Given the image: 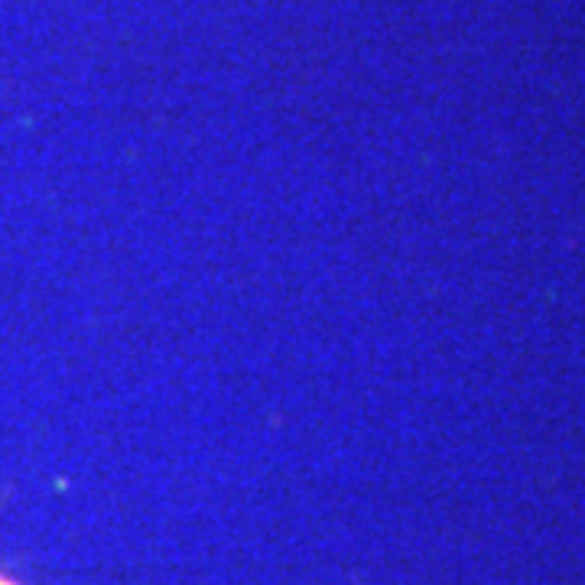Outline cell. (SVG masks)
I'll use <instances>...</instances> for the list:
<instances>
[{"label": "cell", "instance_id": "cell-1", "mask_svg": "<svg viewBox=\"0 0 585 585\" xmlns=\"http://www.w3.org/2000/svg\"><path fill=\"white\" fill-rule=\"evenodd\" d=\"M0 585H7V582H0Z\"/></svg>", "mask_w": 585, "mask_h": 585}]
</instances>
